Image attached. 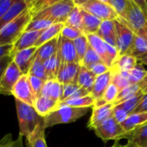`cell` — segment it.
<instances>
[{
  "instance_id": "obj_1",
  "label": "cell",
  "mask_w": 147,
  "mask_h": 147,
  "mask_svg": "<svg viewBox=\"0 0 147 147\" xmlns=\"http://www.w3.org/2000/svg\"><path fill=\"white\" fill-rule=\"evenodd\" d=\"M31 20L32 14L28 7L0 31V46L14 45L21 34L25 32V29Z\"/></svg>"
},
{
  "instance_id": "obj_2",
  "label": "cell",
  "mask_w": 147,
  "mask_h": 147,
  "mask_svg": "<svg viewBox=\"0 0 147 147\" xmlns=\"http://www.w3.org/2000/svg\"><path fill=\"white\" fill-rule=\"evenodd\" d=\"M15 102L19 121L20 134L27 139L38 125H44V117L39 115L33 106L28 105L16 99H15Z\"/></svg>"
},
{
  "instance_id": "obj_3",
  "label": "cell",
  "mask_w": 147,
  "mask_h": 147,
  "mask_svg": "<svg viewBox=\"0 0 147 147\" xmlns=\"http://www.w3.org/2000/svg\"><path fill=\"white\" fill-rule=\"evenodd\" d=\"M74 6V0H53L50 5L33 16L32 19H48L53 23L65 24Z\"/></svg>"
},
{
  "instance_id": "obj_4",
  "label": "cell",
  "mask_w": 147,
  "mask_h": 147,
  "mask_svg": "<svg viewBox=\"0 0 147 147\" xmlns=\"http://www.w3.org/2000/svg\"><path fill=\"white\" fill-rule=\"evenodd\" d=\"M88 112V108L59 106L58 109L44 117V127L47 128L59 124H68L74 122L84 116Z\"/></svg>"
},
{
  "instance_id": "obj_5",
  "label": "cell",
  "mask_w": 147,
  "mask_h": 147,
  "mask_svg": "<svg viewBox=\"0 0 147 147\" xmlns=\"http://www.w3.org/2000/svg\"><path fill=\"white\" fill-rule=\"evenodd\" d=\"M121 20L135 35L143 38L147 41V17L134 0H130L125 18Z\"/></svg>"
},
{
  "instance_id": "obj_6",
  "label": "cell",
  "mask_w": 147,
  "mask_h": 147,
  "mask_svg": "<svg viewBox=\"0 0 147 147\" xmlns=\"http://www.w3.org/2000/svg\"><path fill=\"white\" fill-rule=\"evenodd\" d=\"M75 4L83 10L97 17L101 21L119 19L118 15L105 0H75Z\"/></svg>"
},
{
  "instance_id": "obj_7",
  "label": "cell",
  "mask_w": 147,
  "mask_h": 147,
  "mask_svg": "<svg viewBox=\"0 0 147 147\" xmlns=\"http://www.w3.org/2000/svg\"><path fill=\"white\" fill-rule=\"evenodd\" d=\"M96 134L104 142L109 140H119L121 139L127 138L128 134L124 131L121 125L117 123L115 119L110 116L102 125L97 127L95 130Z\"/></svg>"
},
{
  "instance_id": "obj_8",
  "label": "cell",
  "mask_w": 147,
  "mask_h": 147,
  "mask_svg": "<svg viewBox=\"0 0 147 147\" xmlns=\"http://www.w3.org/2000/svg\"><path fill=\"white\" fill-rule=\"evenodd\" d=\"M116 31V47L119 52V56L127 54L134 43L135 34L134 32L121 20H115Z\"/></svg>"
},
{
  "instance_id": "obj_9",
  "label": "cell",
  "mask_w": 147,
  "mask_h": 147,
  "mask_svg": "<svg viewBox=\"0 0 147 147\" xmlns=\"http://www.w3.org/2000/svg\"><path fill=\"white\" fill-rule=\"evenodd\" d=\"M11 95L15 97V99L34 107L36 98L31 89L28 75H22L20 78L14 86Z\"/></svg>"
},
{
  "instance_id": "obj_10",
  "label": "cell",
  "mask_w": 147,
  "mask_h": 147,
  "mask_svg": "<svg viewBox=\"0 0 147 147\" xmlns=\"http://www.w3.org/2000/svg\"><path fill=\"white\" fill-rule=\"evenodd\" d=\"M22 76V73L21 72L17 65L12 61L5 70L1 79L0 94L4 96H10L14 86Z\"/></svg>"
},
{
  "instance_id": "obj_11",
  "label": "cell",
  "mask_w": 147,
  "mask_h": 147,
  "mask_svg": "<svg viewBox=\"0 0 147 147\" xmlns=\"http://www.w3.org/2000/svg\"><path fill=\"white\" fill-rule=\"evenodd\" d=\"M57 55L61 63H78L73 40H68L60 34L58 39Z\"/></svg>"
},
{
  "instance_id": "obj_12",
  "label": "cell",
  "mask_w": 147,
  "mask_h": 147,
  "mask_svg": "<svg viewBox=\"0 0 147 147\" xmlns=\"http://www.w3.org/2000/svg\"><path fill=\"white\" fill-rule=\"evenodd\" d=\"M37 47H30L19 51L14 54L13 62L17 65L22 75H28L29 69L36 58Z\"/></svg>"
},
{
  "instance_id": "obj_13",
  "label": "cell",
  "mask_w": 147,
  "mask_h": 147,
  "mask_svg": "<svg viewBox=\"0 0 147 147\" xmlns=\"http://www.w3.org/2000/svg\"><path fill=\"white\" fill-rule=\"evenodd\" d=\"M79 69L80 65L78 63H61L58 71L57 80L63 85L77 84Z\"/></svg>"
},
{
  "instance_id": "obj_14",
  "label": "cell",
  "mask_w": 147,
  "mask_h": 147,
  "mask_svg": "<svg viewBox=\"0 0 147 147\" xmlns=\"http://www.w3.org/2000/svg\"><path fill=\"white\" fill-rule=\"evenodd\" d=\"M113 109V103H107L101 107H93L92 115L89 121L88 127L90 129L95 130L97 127L102 125L106 120H108L112 115Z\"/></svg>"
},
{
  "instance_id": "obj_15",
  "label": "cell",
  "mask_w": 147,
  "mask_h": 147,
  "mask_svg": "<svg viewBox=\"0 0 147 147\" xmlns=\"http://www.w3.org/2000/svg\"><path fill=\"white\" fill-rule=\"evenodd\" d=\"M43 31V30H42ZM42 31H28L23 32L21 36L17 39V40L13 45V49L11 54H15L16 53L28 49L30 47H34Z\"/></svg>"
},
{
  "instance_id": "obj_16",
  "label": "cell",
  "mask_w": 147,
  "mask_h": 147,
  "mask_svg": "<svg viewBox=\"0 0 147 147\" xmlns=\"http://www.w3.org/2000/svg\"><path fill=\"white\" fill-rule=\"evenodd\" d=\"M28 0H16L10 8L0 17V31L13 19L28 7Z\"/></svg>"
},
{
  "instance_id": "obj_17",
  "label": "cell",
  "mask_w": 147,
  "mask_h": 147,
  "mask_svg": "<svg viewBox=\"0 0 147 147\" xmlns=\"http://www.w3.org/2000/svg\"><path fill=\"white\" fill-rule=\"evenodd\" d=\"M59 108V102L42 96L37 97L34 104V109L41 117H46Z\"/></svg>"
},
{
  "instance_id": "obj_18",
  "label": "cell",
  "mask_w": 147,
  "mask_h": 147,
  "mask_svg": "<svg viewBox=\"0 0 147 147\" xmlns=\"http://www.w3.org/2000/svg\"><path fill=\"white\" fill-rule=\"evenodd\" d=\"M96 34L101 37L104 40V42L113 47H116V31L115 21H102Z\"/></svg>"
},
{
  "instance_id": "obj_19",
  "label": "cell",
  "mask_w": 147,
  "mask_h": 147,
  "mask_svg": "<svg viewBox=\"0 0 147 147\" xmlns=\"http://www.w3.org/2000/svg\"><path fill=\"white\" fill-rule=\"evenodd\" d=\"M111 83V71H109L108 72L97 76L96 78L95 83L93 84V87L90 91V96L96 101L101 98H102V96L108 88V86Z\"/></svg>"
},
{
  "instance_id": "obj_20",
  "label": "cell",
  "mask_w": 147,
  "mask_h": 147,
  "mask_svg": "<svg viewBox=\"0 0 147 147\" xmlns=\"http://www.w3.org/2000/svg\"><path fill=\"white\" fill-rule=\"evenodd\" d=\"M62 92H63V84H61L57 79L47 80L43 86L40 96L53 99L60 102Z\"/></svg>"
},
{
  "instance_id": "obj_21",
  "label": "cell",
  "mask_w": 147,
  "mask_h": 147,
  "mask_svg": "<svg viewBox=\"0 0 147 147\" xmlns=\"http://www.w3.org/2000/svg\"><path fill=\"white\" fill-rule=\"evenodd\" d=\"M102 22V21L97 17L82 9V32L84 34H96L99 30Z\"/></svg>"
},
{
  "instance_id": "obj_22",
  "label": "cell",
  "mask_w": 147,
  "mask_h": 147,
  "mask_svg": "<svg viewBox=\"0 0 147 147\" xmlns=\"http://www.w3.org/2000/svg\"><path fill=\"white\" fill-rule=\"evenodd\" d=\"M147 122V112L143 113H133L128 115L127 120L121 124L124 131L129 134L134 129L140 127Z\"/></svg>"
},
{
  "instance_id": "obj_23",
  "label": "cell",
  "mask_w": 147,
  "mask_h": 147,
  "mask_svg": "<svg viewBox=\"0 0 147 147\" xmlns=\"http://www.w3.org/2000/svg\"><path fill=\"white\" fill-rule=\"evenodd\" d=\"M58 39L59 36L50 40L49 41L44 43L40 47H38L36 58H38L42 62H45L47 59L55 55L58 51Z\"/></svg>"
},
{
  "instance_id": "obj_24",
  "label": "cell",
  "mask_w": 147,
  "mask_h": 147,
  "mask_svg": "<svg viewBox=\"0 0 147 147\" xmlns=\"http://www.w3.org/2000/svg\"><path fill=\"white\" fill-rule=\"evenodd\" d=\"M64 23H53L47 28L44 29L41 32V34L40 35L39 39L37 40L36 43L34 44V47H40L44 43L49 41L50 40L59 36L64 28Z\"/></svg>"
},
{
  "instance_id": "obj_25",
  "label": "cell",
  "mask_w": 147,
  "mask_h": 147,
  "mask_svg": "<svg viewBox=\"0 0 147 147\" xmlns=\"http://www.w3.org/2000/svg\"><path fill=\"white\" fill-rule=\"evenodd\" d=\"M128 143L136 147H147V122L128 134Z\"/></svg>"
},
{
  "instance_id": "obj_26",
  "label": "cell",
  "mask_w": 147,
  "mask_h": 147,
  "mask_svg": "<svg viewBox=\"0 0 147 147\" xmlns=\"http://www.w3.org/2000/svg\"><path fill=\"white\" fill-rule=\"evenodd\" d=\"M89 42L90 47L100 56L102 61L106 65L107 57H106V47L104 40L99 37L96 34H85Z\"/></svg>"
},
{
  "instance_id": "obj_27",
  "label": "cell",
  "mask_w": 147,
  "mask_h": 147,
  "mask_svg": "<svg viewBox=\"0 0 147 147\" xmlns=\"http://www.w3.org/2000/svg\"><path fill=\"white\" fill-rule=\"evenodd\" d=\"M96 76L88 69L84 68V66L80 65V69H79V72H78V82L77 84L88 90L90 93L91 91V89L93 87V84L95 83L96 80Z\"/></svg>"
},
{
  "instance_id": "obj_28",
  "label": "cell",
  "mask_w": 147,
  "mask_h": 147,
  "mask_svg": "<svg viewBox=\"0 0 147 147\" xmlns=\"http://www.w3.org/2000/svg\"><path fill=\"white\" fill-rule=\"evenodd\" d=\"M45 127L43 124L36 127L34 131L27 138V142L29 147H47L45 140Z\"/></svg>"
},
{
  "instance_id": "obj_29",
  "label": "cell",
  "mask_w": 147,
  "mask_h": 147,
  "mask_svg": "<svg viewBox=\"0 0 147 147\" xmlns=\"http://www.w3.org/2000/svg\"><path fill=\"white\" fill-rule=\"evenodd\" d=\"M137 63L138 61L136 58L128 54H124L119 56L111 70L116 71H129L137 65Z\"/></svg>"
},
{
  "instance_id": "obj_30",
  "label": "cell",
  "mask_w": 147,
  "mask_h": 147,
  "mask_svg": "<svg viewBox=\"0 0 147 147\" xmlns=\"http://www.w3.org/2000/svg\"><path fill=\"white\" fill-rule=\"evenodd\" d=\"M44 67H45V71H46V76L47 80H55L57 79V75L58 71L60 66V59L57 53L51 57L50 59H47L45 62H43Z\"/></svg>"
},
{
  "instance_id": "obj_31",
  "label": "cell",
  "mask_w": 147,
  "mask_h": 147,
  "mask_svg": "<svg viewBox=\"0 0 147 147\" xmlns=\"http://www.w3.org/2000/svg\"><path fill=\"white\" fill-rule=\"evenodd\" d=\"M96 100L90 96L88 95L86 96L73 98V99H68L63 102H59V106H69L73 108H88L94 107Z\"/></svg>"
},
{
  "instance_id": "obj_32",
  "label": "cell",
  "mask_w": 147,
  "mask_h": 147,
  "mask_svg": "<svg viewBox=\"0 0 147 147\" xmlns=\"http://www.w3.org/2000/svg\"><path fill=\"white\" fill-rule=\"evenodd\" d=\"M130 84H140L145 78L147 71L144 68V65L137 63V65L129 71H122Z\"/></svg>"
},
{
  "instance_id": "obj_33",
  "label": "cell",
  "mask_w": 147,
  "mask_h": 147,
  "mask_svg": "<svg viewBox=\"0 0 147 147\" xmlns=\"http://www.w3.org/2000/svg\"><path fill=\"white\" fill-rule=\"evenodd\" d=\"M140 90V84H129L128 86L125 87L124 89H122V90H121L119 91L117 99L113 103L114 106L119 105L120 103L125 102L126 100H127L130 97H132L134 95H136Z\"/></svg>"
},
{
  "instance_id": "obj_34",
  "label": "cell",
  "mask_w": 147,
  "mask_h": 147,
  "mask_svg": "<svg viewBox=\"0 0 147 147\" xmlns=\"http://www.w3.org/2000/svg\"><path fill=\"white\" fill-rule=\"evenodd\" d=\"M65 25L76 28L82 31V9L76 4L70 12Z\"/></svg>"
},
{
  "instance_id": "obj_35",
  "label": "cell",
  "mask_w": 147,
  "mask_h": 147,
  "mask_svg": "<svg viewBox=\"0 0 147 147\" xmlns=\"http://www.w3.org/2000/svg\"><path fill=\"white\" fill-rule=\"evenodd\" d=\"M147 52V41L144 40L141 37H139L135 35L134 43L131 47V49L129 53H127L128 55H131L136 59L143 55Z\"/></svg>"
},
{
  "instance_id": "obj_36",
  "label": "cell",
  "mask_w": 147,
  "mask_h": 147,
  "mask_svg": "<svg viewBox=\"0 0 147 147\" xmlns=\"http://www.w3.org/2000/svg\"><path fill=\"white\" fill-rule=\"evenodd\" d=\"M73 44L75 47L78 60V63L80 65V63L82 62V60H83V59H84V57L87 52V49L90 46L86 35L85 34L80 35L79 37H78L77 39H75L73 40Z\"/></svg>"
},
{
  "instance_id": "obj_37",
  "label": "cell",
  "mask_w": 147,
  "mask_h": 147,
  "mask_svg": "<svg viewBox=\"0 0 147 147\" xmlns=\"http://www.w3.org/2000/svg\"><path fill=\"white\" fill-rule=\"evenodd\" d=\"M143 96H144V93L141 90H140L136 95H134V96L130 97L129 99L126 100L125 102H123L116 106H118L119 108L125 110L128 115H131L134 111V109L137 108L139 103L140 102L141 99L143 98Z\"/></svg>"
},
{
  "instance_id": "obj_38",
  "label": "cell",
  "mask_w": 147,
  "mask_h": 147,
  "mask_svg": "<svg viewBox=\"0 0 147 147\" xmlns=\"http://www.w3.org/2000/svg\"><path fill=\"white\" fill-rule=\"evenodd\" d=\"M106 3L112 7V9L118 15L120 19H124L127 11L130 0H105Z\"/></svg>"
},
{
  "instance_id": "obj_39",
  "label": "cell",
  "mask_w": 147,
  "mask_h": 147,
  "mask_svg": "<svg viewBox=\"0 0 147 147\" xmlns=\"http://www.w3.org/2000/svg\"><path fill=\"white\" fill-rule=\"evenodd\" d=\"M28 76L30 77H35L40 79H42L44 81H47V76H46V71H45V67L44 64L41 60H40L38 58H35L34 61L33 62Z\"/></svg>"
},
{
  "instance_id": "obj_40",
  "label": "cell",
  "mask_w": 147,
  "mask_h": 147,
  "mask_svg": "<svg viewBox=\"0 0 147 147\" xmlns=\"http://www.w3.org/2000/svg\"><path fill=\"white\" fill-rule=\"evenodd\" d=\"M99 62H102L100 56L89 46L87 52H86L82 62L80 63V65L90 70L91 68V66H93L95 64L99 63Z\"/></svg>"
},
{
  "instance_id": "obj_41",
  "label": "cell",
  "mask_w": 147,
  "mask_h": 147,
  "mask_svg": "<svg viewBox=\"0 0 147 147\" xmlns=\"http://www.w3.org/2000/svg\"><path fill=\"white\" fill-rule=\"evenodd\" d=\"M52 24H53V22L48 19H32L28 24L25 31H42Z\"/></svg>"
},
{
  "instance_id": "obj_42",
  "label": "cell",
  "mask_w": 147,
  "mask_h": 147,
  "mask_svg": "<svg viewBox=\"0 0 147 147\" xmlns=\"http://www.w3.org/2000/svg\"><path fill=\"white\" fill-rule=\"evenodd\" d=\"M110 71H111V84L115 85L119 89V90L124 89L125 87L130 84L122 71H116L111 69Z\"/></svg>"
},
{
  "instance_id": "obj_43",
  "label": "cell",
  "mask_w": 147,
  "mask_h": 147,
  "mask_svg": "<svg viewBox=\"0 0 147 147\" xmlns=\"http://www.w3.org/2000/svg\"><path fill=\"white\" fill-rule=\"evenodd\" d=\"M119 91H120L119 89L115 85L110 83V84L108 86L102 96V100L106 103H114L117 99Z\"/></svg>"
},
{
  "instance_id": "obj_44",
  "label": "cell",
  "mask_w": 147,
  "mask_h": 147,
  "mask_svg": "<svg viewBox=\"0 0 147 147\" xmlns=\"http://www.w3.org/2000/svg\"><path fill=\"white\" fill-rule=\"evenodd\" d=\"M28 80H29L30 86H31V89H32V90H33V92L34 94L35 98L40 96L41 91H42V89H43V86H44L46 81H44L42 79H40L38 78L30 77V76H28Z\"/></svg>"
},
{
  "instance_id": "obj_45",
  "label": "cell",
  "mask_w": 147,
  "mask_h": 147,
  "mask_svg": "<svg viewBox=\"0 0 147 147\" xmlns=\"http://www.w3.org/2000/svg\"><path fill=\"white\" fill-rule=\"evenodd\" d=\"M82 34H84L80 29H78L73 27H70V26H65V25L64 26V28L60 33L61 36H63L68 40H74L75 39H77L78 37H79Z\"/></svg>"
},
{
  "instance_id": "obj_46",
  "label": "cell",
  "mask_w": 147,
  "mask_h": 147,
  "mask_svg": "<svg viewBox=\"0 0 147 147\" xmlns=\"http://www.w3.org/2000/svg\"><path fill=\"white\" fill-rule=\"evenodd\" d=\"M80 87L77 84H64L63 85V92L62 96L60 99V102L68 100L71 98V96L78 91V90Z\"/></svg>"
},
{
  "instance_id": "obj_47",
  "label": "cell",
  "mask_w": 147,
  "mask_h": 147,
  "mask_svg": "<svg viewBox=\"0 0 147 147\" xmlns=\"http://www.w3.org/2000/svg\"><path fill=\"white\" fill-rule=\"evenodd\" d=\"M128 114L123 110L122 109L119 108L118 106H114V109H113V111H112V117L115 119V121L119 123L120 125H121L126 120L127 118L128 117Z\"/></svg>"
},
{
  "instance_id": "obj_48",
  "label": "cell",
  "mask_w": 147,
  "mask_h": 147,
  "mask_svg": "<svg viewBox=\"0 0 147 147\" xmlns=\"http://www.w3.org/2000/svg\"><path fill=\"white\" fill-rule=\"evenodd\" d=\"M90 71L96 77H97V76H100V75H102L106 72H108L109 71H110V69L103 62H99V63L95 64L93 66H91Z\"/></svg>"
},
{
  "instance_id": "obj_49",
  "label": "cell",
  "mask_w": 147,
  "mask_h": 147,
  "mask_svg": "<svg viewBox=\"0 0 147 147\" xmlns=\"http://www.w3.org/2000/svg\"><path fill=\"white\" fill-rule=\"evenodd\" d=\"M13 59H14V55L11 53L2 58V59H0V82H1V79L3 76L5 70L7 69L9 65L13 61Z\"/></svg>"
},
{
  "instance_id": "obj_50",
  "label": "cell",
  "mask_w": 147,
  "mask_h": 147,
  "mask_svg": "<svg viewBox=\"0 0 147 147\" xmlns=\"http://www.w3.org/2000/svg\"><path fill=\"white\" fill-rule=\"evenodd\" d=\"M143 112H147V93L144 94L143 98L141 99L140 102L139 103V105L137 106V108L134 109L133 113H143Z\"/></svg>"
},
{
  "instance_id": "obj_51",
  "label": "cell",
  "mask_w": 147,
  "mask_h": 147,
  "mask_svg": "<svg viewBox=\"0 0 147 147\" xmlns=\"http://www.w3.org/2000/svg\"><path fill=\"white\" fill-rule=\"evenodd\" d=\"M16 0H0V17L10 8Z\"/></svg>"
},
{
  "instance_id": "obj_52",
  "label": "cell",
  "mask_w": 147,
  "mask_h": 147,
  "mask_svg": "<svg viewBox=\"0 0 147 147\" xmlns=\"http://www.w3.org/2000/svg\"><path fill=\"white\" fill-rule=\"evenodd\" d=\"M13 49V45H5L0 46V59L11 53Z\"/></svg>"
},
{
  "instance_id": "obj_53",
  "label": "cell",
  "mask_w": 147,
  "mask_h": 147,
  "mask_svg": "<svg viewBox=\"0 0 147 147\" xmlns=\"http://www.w3.org/2000/svg\"><path fill=\"white\" fill-rule=\"evenodd\" d=\"M11 142H12V135L10 134H8L0 140V147H9Z\"/></svg>"
},
{
  "instance_id": "obj_54",
  "label": "cell",
  "mask_w": 147,
  "mask_h": 147,
  "mask_svg": "<svg viewBox=\"0 0 147 147\" xmlns=\"http://www.w3.org/2000/svg\"><path fill=\"white\" fill-rule=\"evenodd\" d=\"M22 137L23 136L19 134L18 138L15 140H12V142L10 143L9 147H24L23 146V143H22Z\"/></svg>"
},
{
  "instance_id": "obj_55",
  "label": "cell",
  "mask_w": 147,
  "mask_h": 147,
  "mask_svg": "<svg viewBox=\"0 0 147 147\" xmlns=\"http://www.w3.org/2000/svg\"><path fill=\"white\" fill-rule=\"evenodd\" d=\"M135 3L139 5V7L141 9V10L144 12V14L146 15V16L147 17V3L146 1H144V0H140V1H137V0H134Z\"/></svg>"
},
{
  "instance_id": "obj_56",
  "label": "cell",
  "mask_w": 147,
  "mask_h": 147,
  "mask_svg": "<svg viewBox=\"0 0 147 147\" xmlns=\"http://www.w3.org/2000/svg\"><path fill=\"white\" fill-rule=\"evenodd\" d=\"M139 84H140V90H141L144 94L147 93V72L146 74V76H145V78H143V80H142Z\"/></svg>"
},
{
  "instance_id": "obj_57",
  "label": "cell",
  "mask_w": 147,
  "mask_h": 147,
  "mask_svg": "<svg viewBox=\"0 0 147 147\" xmlns=\"http://www.w3.org/2000/svg\"><path fill=\"white\" fill-rule=\"evenodd\" d=\"M137 61L139 64H140L142 65H147V52L146 53H144L143 55H141L140 57H139L137 59Z\"/></svg>"
},
{
  "instance_id": "obj_58",
  "label": "cell",
  "mask_w": 147,
  "mask_h": 147,
  "mask_svg": "<svg viewBox=\"0 0 147 147\" xmlns=\"http://www.w3.org/2000/svg\"><path fill=\"white\" fill-rule=\"evenodd\" d=\"M123 147H136L135 146H134V145H132V144H127V146H123Z\"/></svg>"
},
{
  "instance_id": "obj_59",
  "label": "cell",
  "mask_w": 147,
  "mask_h": 147,
  "mask_svg": "<svg viewBox=\"0 0 147 147\" xmlns=\"http://www.w3.org/2000/svg\"><path fill=\"white\" fill-rule=\"evenodd\" d=\"M111 147H117V144H115V145H114L113 146H111Z\"/></svg>"
},
{
  "instance_id": "obj_60",
  "label": "cell",
  "mask_w": 147,
  "mask_h": 147,
  "mask_svg": "<svg viewBox=\"0 0 147 147\" xmlns=\"http://www.w3.org/2000/svg\"><path fill=\"white\" fill-rule=\"evenodd\" d=\"M121 147H123V146H121Z\"/></svg>"
},
{
  "instance_id": "obj_61",
  "label": "cell",
  "mask_w": 147,
  "mask_h": 147,
  "mask_svg": "<svg viewBox=\"0 0 147 147\" xmlns=\"http://www.w3.org/2000/svg\"><path fill=\"white\" fill-rule=\"evenodd\" d=\"M146 3H147V1H146Z\"/></svg>"
}]
</instances>
